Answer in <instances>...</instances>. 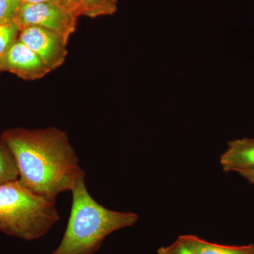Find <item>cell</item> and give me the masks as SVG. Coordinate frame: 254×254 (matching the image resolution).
<instances>
[{"label":"cell","instance_id":"14","mask_svg":"<svg viewBox=\"0 0 254 254\" xmlns=\"http://www.w3.org/2000/svg\"><path fill=\"white\" fill-rule=\"evenodd\" d=\"M60 5L79 18L83 16V9L78 0H58Z\"/></svg>","mask_w":254,"mask_h":254},{"label":"cell","instance_id":"11","mask_svg":"<svg viewBox=\"0 0 254 254\" xmlns=\"http://www.w3.org/2000/svg\"><path fill=\"white\" fill-rule=\"evenodd\" d=\"M20 28L14 21L0 23V57L18 41Z\"/></svg>","mask_w":254,"mask_h":254},{"label":"cell","instance_id":"9","mask_svg":"<svg viewBox=\"0 0 254 254\" xmlns=\"http://www.w3.org/2000/svg\"><path fill=\"white\" fill-rule=\"evenodd\" d=\"M83 16L89 18L110 16L118 10V0H78Z\"/></svg>","mask_w":254,"mask_h":254},{"label":"cell","instance_id":"5","mask_svg":"<svg viewBox=\"0 0 254 254\" xmlns=\"http://www.w3.org/2000/svg\"><path fill=\"white\" fill-rule=\"evenodd\" d=\"M18 40L33 50L52 71L60 67L67 58L68 41L45 28H23Z\"/></svg>","mask_w":254,"mask_h":254},{"label":"cell","instance_id":"13","mask_svg":"<svg viewBox=\"0 0 254 254\" xmlns=\"http://www.w3.org/2000/svg\"><path fill=\"white\" fill-rule=\"evenodd\" d=\"M158 254H197L194 250L187 243L183 235L179 237L172 245L168 247H160Z\"/></svg>","mask_w":254,"mask_h":254},{"label":"cell","instance_id":"12","mask_svg":"<svg viewBox=\"0 0 254 254\" xmlns=\"http://www.w3.org/2000/svg\"><path fill=\"white\" fill-rule=\"evenodd\" d=\"M21 0H0V23L14 21Z\"/></svg>","mask_w":254,"mask_h":254},{"label":"cell","instance_id":"7","mask_svg":"<svg viewBox=\"0 0 254 254\" xmlns=\"http://www.w3.org/2000/svg\"><path fill=\"white\" fill-rule=\"evenodd\" d=\"M220 163L225 172L254 170V138L229 142L227 150L220 155Z\"/></svg>","mask_w":254,"mask_h":254},{"label":"cell","instance_id":"10","mask_svg":"<svg viewBox=\"0 0 254 254\" xmlns=\"http://www.w3.org/2000/svg\"><path fill=\"white\" fill-rule=\"evenodd\" d=\"M18 178L19 174L14 156L6 143L0 138V185Z\"/></svg>","mask_w":254,"mask_h":254},{"label":"cell","instance_id":"2","mask_svg":"<svg viewBox=\"0 0 254 254\" xmlns=\"http://www.w3.org/2000/svg\"><path fill=\"white\" fill-rule=\"evenodd\" d=\"M72 204L64 235L52 254H93L110 234L132 227L138 216L100 205L87 190L85 178L71 190Z\"/></svg>","mask_w":254,"mask_h":254},{"label":"cell","instance_id":"1","mask_svg":"<svg viewBox=\"0 0 254 254\" xmlns=\"http://www.w3.org/2000/svg\"><path fill=\"white\" fill-rule=\"evenodd\" d=\"M1 140L14 156L20 180L38 194L56 200L86 177L67 133L55 127L11 128Z\"/></svg>","mask_w":254,"mask_h":254},{"label":"cell","instance_id":"3","mask_svg":"<svg viewBox=\"0 0 254 254\" xmlns=\"http://www.w3.org/2000/svg\"><path fill=\"white\" fill-rule=\"evenodd\" d=\"M59 220L56 200L35 193L19 180L0 185V232L36 240Z\"/></svg>","mask_w":254,"mask_h":254},{"label":"cell","instance_id":"15","mask_svg":"<svg viewBox=\"0 0 254 254\" xmlns=\"http://www.w3.org/2000/svg\"><path fill=\"white\" fill-rule=\"evenodd\" d=\"M239 175L251 184L254 185V170H248V171H242L238 173Z\"/></svg>","mask_w":254,"mask_h":254},{"label":"cell","instance_id":"16","mask_svg":"<svg viewBox=\"0 0 254 254\" xmlns=\"http://www.w3.org/2000/svg\"><path fill=\"white\" fill-rule=\"evenodd\" d=\"M22 4H38V3H53L60 4L58 0H21ZM62 6V5H61Z\"/></svg>","mask_w":254,"mask_h":254},{"label":"cell","instance_id":"6","mask_svg":"<svg viewBox=\"0 0 254 254\" xmlns=\"http://www.w3.org/2000/svg\"><path fill=\"white\" fill-rule=\"evenodd\" d=\"M7 71L26 81L41 79L51 72L33 51L18 41L0 57V73Z\"/></svg>","mask_w":254,"mask_h":254},{"label":"cell","instance_id":"4","mask_svg":"<svg viewBox=\"0 0 254 254\" xmlns=\"http://www.w3.org/2000/svg\"><path fill=\"white\" fill-rule=\"evenodd\" d=\"M78 18L60 4L21 3L14 21L20 31L28 26H37L54 32L68 42L70 36L76 31Z\"/></svg>","mask_w":254,"mask_h":254},{"label":"cell","instance_id":"8","mask_svg":"<svg viewBox=\"0 0 254 254\" xmlns=\"http://www.w3.org/2000/svg\"><path fill=\"white\" fill-rule=\"evenodd\" d=\"M197 254H254V245L228 246L212 243L195 235H183Z\"/></svg>","mask_w":254,"mask_h":254}]
</instances>
